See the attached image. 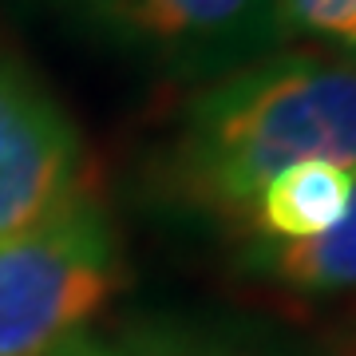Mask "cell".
Segmentation results:
<instances>
[{
	"instance_id": "8",
	"label": "cell",
	"mask_w": 356,
	"mask_h": 356,
	"mask_svg": "<svg viewBox=\"0 0 356 356\" xmlns=\"http://www.w3.org/2000/svg\"><path fill=\"white\" fill-rule=\"evenodd\" d=\"M159 356H266L254 348H234V344H163Z\"/></svg>"
},
{
	"instance_id": "10",
	"label": "cell",
	"mask_w": 356,
	"mask_h": 356,
	"mask_svg": "<svg viewBox=\"0 0 356 356\" xmlns=\"http://www.w3.org/2000/svg\"><path fill=\"white\" fill-rule=\"evenodd\" d=\"M341 356H356V344H353V348H344V353Z\"/></svg>"
},
{
	"instance_id": "1",
	"label": "cell",
	"mask_w": 356,
	"mask_h": 356,
	"mask_svg": "<svg viewBox=\"0 0 356 356\" xmlns=\"http://www.w3.org/2000/svg\"><path fill=\"white\" fill-rule=\"evenodd\" d=\"M305 159L356 170V60L277 56L245 64L186 103L163 159L166 194L218 222Z\"/></svg>"
},
{
	"instance_id": "9",
	"label": "cell",
	"mask_w": 356,
	"mask_h": 356,
	"mask_svg": "<svg viewBox=\"0 0 356 356\" xmlns=\"http://www.w3.org/2000/svg\"><path fill=\"white\" fill-rule=\"evenodd\" d=\"M64 356H119V353H111V348H99V344H88V341H79V344H72Z\"/></svg>"
},
{
	"instance_id": "7",
	"label": "cell",
	"mask_w": 356,
	"mask_h": 356,
	"mask_svg": "<svg viewBox=\"0 0 356 356\" xmlns=\"http://www.w3.org/2000/svg\"><path fill=\"white\" fill-rule=\"evenodd\" d=\"M273 36L356 51V0H273Z\"/></svg>"
},
{
	"instance_id": "2",
	"label": "cell",
	"mask_w": 356,
	"mask_h": 356,
	"mask_svg": "<svg viewBox=\"0 0 356 356\" xmlns=\"http://www.w3.org/2000/svg\"><path fill=\"white\" fill-rule=\"evenodd\" d=\"M123 277L115 222L88 186L0 238V356H64Z\"/></svg>"
},
{
	"instance_id": "3",
	"label": "cell",
	"mask_w": 356,
	"mask_h": 356,
	"mask_svg": "<svg viewBox=\"0 0 356 356\" xmlns=\"http://www.w3.org/2000/svg\"><path fill=\"white\" fill-rule=\"evenodd\" d=\"M83 191V139L60 99L0 48V238Z\"/></svg>"
},
{
	"instance_id": "6",
	"label": "cell",
	"mask_w": 356,
	"mask_h": 356,
	"mask_svg": "<svg viewBox=\"0 0 356 356\" xmlns=\"http://www.w3.org/2000/svg\"><path fill=\"white\" fill-rule=\"evenodd\" d=\"M245 269L305 297H337L356 289V186L344 214L309 242H245Z\"/></svg>"
},
{
	"instance_id": "5",
	"label": "cell",
	"mask_w": 356,
	"mask_h": 356,
	"mask_svg": "<svg viewBox=\"0 0 356 356\" xmlns=\"http://www.w3.org/2000/svg\"><path fill=\"white\" fill-rule=\"evenodd\" d=\"M353 186V166H341L332 159L293 163L257 194L245 226L254 238H269V242H309L344 214Z\"/></svg>"
},
{
	"instance_id": "4",
	"label": "cell",
	"mask_w": 356,
	"mask_h": 356,
	"mask_svg": "<svg viewBox=\"0 0 356 356\" xmlns=\"http://www.w3.org/2000/svg\"><path fill=\"white\" fill-rule=\"evenodd\" d=\"M95 36L159 64L226 60L273 36V0H56Z\"/></svg>"
}]
</instances>
